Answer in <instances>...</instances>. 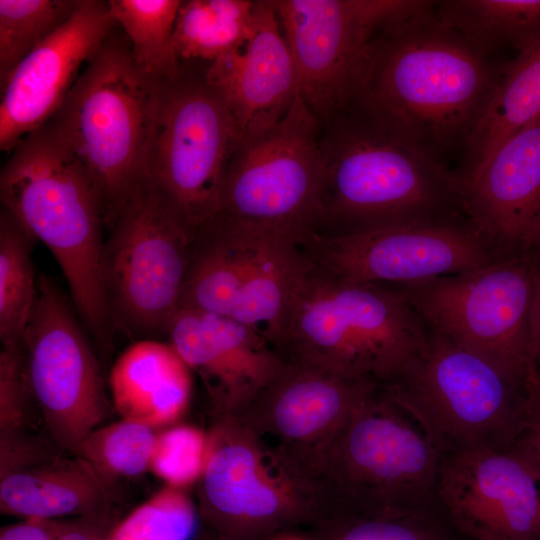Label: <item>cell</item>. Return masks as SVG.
I'll list each match as a JSON object with an SVG mask.
<instances>
[{
    "instance_id": "obj_1",
    "label": "cell",
    "mask_w": 540,
    "mask_h": 540,
    "mask_svg": "<svg viewBox=\"0 0 540 540\" xmlns=\"http://www.w3.org/2000/svg\"><path fill=\"white\" fill-rule=\"evenodd\" d=\"M434 5L418 0L369 39L352 70L343 115L444 161L464 151L504 65L441 22Z\"/></svg>"
},
{
    "instance_id": "obj_2",
    "label": "cell",
    "mask_w": 540,
    "mask_h": 540,
    "mask_svg": "<svg viewBox=\"0 0 540 540\" xmlns=\"http://www.w3.org/2000/svg\"><path fill=\"white\" fill-rule=\"evenodd\" d=\"M0 199L50 250L80 320L97 346L110 351L115 330L102 278L101 204L88 172L50 122L12 149L0 173Z\"/></svg>"
},
{
    "instance_id": "obj_3",
    "label": "cell",
    "mask_w": 540,
    "mask_h": 540,
    "mask_svg": "<svg viewBox=\"0 0 540 540\" xmlns=\"http://www.w3.org/2000/svg\"><path fill=\"white\" fill-rule=\"evenodd\" d=\"M323 155V189L311 236L349 235L462 214L455 171L359 119L342 115L328 124Z\"/></svg>"
},
{
    "instance_id": "obj_4",
    "label": "cell",
    "mask_w": 540,
    "mask_h": 540,
    "mask_svg": "<svg viewBox=\"0 0 540 540\" xmlns=\"http://www.w3.org/2000/svg\"><path fill=\"white\" fill-rule=\"evenodd\" d=\"M114 28L49 120L88 172L106 228L145 182L163 84L137 65Z\"/></svg>"
},
{
    "instance_id": "obj_5",
    "label": "cell",
    "mask_w": 540,
    "mask_h": 540,
    "mask_svg": "<svg viewBox=\"0 0 540 540\" xmlns=\"http://www.w3.org/2000/svg\"><path fill=\"white\" fill-rule=\"evenodd\" d=\"M428 327L392 286L309 269L276 350L284 361L389 385L422 349Z\"/></svg>"
},
{
    "instance_id": "obj_6",
    "label": "cell",
    "mask_w": 540,
    "mask_h": 540,
    "mask_svg": "<svg viewBox=\"0 0 540 540\" xmlns=\"http://www.w3.org/2000/svg\"><path fill=\"white\" fill-rule=\"evenodd\" d=\"M383 390L415 420L441 458L473 448L510 449L530 403L528 379L430 328L420 352Z\"/></svg>"
},
{
    "instance_id": "obj_7",
    "label": "cell",
    "mask_w": 540,
    "mask_h": 540,
    "mask_svg": "<svg viewBox=\"0 0 540 540\" xmlns=\"http://www.w3.org/2000/svg\"><path fill=\"white\" fill-rule=\"evenodd\" d=\"M440 462L420 426L380 388L352 414L314 468L320 519L415 516L436 487Z\"/></svg>"
},
{
    "instance_id": "obj_8",
    "label": "cell",
    "mask_w": 540,
    "mask_h": 540,
    "mask_svg": "<svg viewBox=\"0 0 540 540\" xmlns=\"http://www.w3.org/2000/svg\"><path fill=\"white\" fill-rule=\"evenodd\" d=\"M310 267L296 236L217 214L197 231L180 307L253 327L276 349Z\"/></svg>"
},
{
    "instance_id": "obj_9",
    "label": "cell",
    "mask_w": 540,
    "mask_h": 540,
    "mask_svg": "<svg viewBox=\"0 0 540 540\" xmlns=\"http://www.w3.org/2000/svg\"><path fill=\"white\" fill-rule=\"evenodd\" d=\"M196 483L198 515L216 540H265L321 517L315 484L232 415H214Z\"/></svg>"
},
{
    "instance_id": "obj_10",
    "label": "cell",
    "mask_w": 540,
    "mask_h": 540,
    "mask_svg": "<svg viewBox=\"0 0 540 540\" xmlns=\"http://www.w3.org/2000/svg\"><path fill=\"white\" fill-rule=\"evenodd\" d=\"M109 230L102 278L114 330L138 340L167 335L180 308L198 229L144 182Z\"/></svg>"
},
{
    "instance_id": "obj_11",
    "label": "cell",
    "mask_w": 540,
    "mask_h": 540,
    "mask_svg": "<svg viewBox=\"0 0 540 540\" xmlns=\"http://www.w3.org/2000/svg\"><path fill=\"white\" fill-rule=\"evenodd\" d=\"M239 145L234 121L204 72L183 68L163 81L145 183L199 229L219 211L225 174Z\"/></svg>"
},
{
    "instance_id": "obj_12",
    "label": "cell",
    "mask_w": 540,
    "mask_h": 540,
    "mask_svg": "<svg viewBox=\"0 0 540 540\" xmlns=\"http://www.w3.org/2000/svg\"><path fill=\"white\" fill-rule=\"evenodd\" d=\"M321 123L299 93L279 121L239 144L217 214L290 233L301 243L311 236L324 182Z\"/></svg>"
},
{
    "instance_id": "obj_13",
    "label": "cell",
    "mask_w": 540,
    "mask_h": 540,
    "mask_svg": "<svg viewBox=\"0 0 540 540\" xmlns=\"http://www.w3.org/2000/svg\"><path fill=\"white\" fill-rule=\"evenodd\" d=\"M390 286L428 328L503 371L529 379L535 276L527 254L504 257L470 272Z\"/></svg>"
},
{
    "instance_id": "obj_14",
    "label": "cell",
    "mask_w": 540,
    "mask_h": 540,
    "mask_svg": "<svg viewBox=\"0 0 540 540\" xmlns=\"http://www.w3.org/2000/svg\"><path fill=\"white\" fill-rule=\"evenodd\" d=\"M23 345L26 376L44 430L74 455L106 418L110 402L101 367L71 304L44 275L37 278Z\"/></svg>"
},
{
    "instance_id": "obj_15",
    "label": "cell",
    "mask_w": 540,
    "mask_h": 540,
    "mask_svg": "<svg viewBox=\"0 0 540 540\" xmlns=\"http://www.w3.org/2000/svg\"><path fill=\"white\" fill-rule=\"evenodd\" d=\"M301 248L312 268L325 276L382 285L470 272L504 258L463 214L349 235L310 236Z\"/></svg>"
},
{
    "instance_id": "obj_16",
    "label": "cell",
    "mask_w": 540,
    "mask_h": 540,
    "mask_svg": "<svg viewBox=\"0 0 540 540\" xmlns=\"http://www.w3.org/2000/svg\"><path fill=\"white\" fill-rule=\"evenodd\" d=\"M290 49L299 93L318 119L344 113L352 70L366 43L418 0L272 1Z\"/></svg>"
},
{
    "instance_id": "obj_17",
    "label": "cell",
    "mask_w": 540,
    "mask_h": 540,
    "mask_svg": "<svg viewBox=\"0 0 540 540\" xmlns=\"http://www.w3.org/2000/svg\"><path fill=\"white\" fill-rule=\"evenodd\" d=\"M380 388L370 381L285 361L281 372L232 416L312 480L323 452L359 406Z\"/></svg>"
},
{
    "instance_id": "obj_18",
    "label": "cell",
    "mask_w": 540,
    "mask_h": 540,
    "mask_svg": "<svg viewBox=\"0 0 540 540\" xmlns=\"http://www.w3.org/2000/svg\"><path fill=\"white\" fill-rule=\"evenodd\" d=\"M436 487L453 523L473 540H540V470L514 449L444 456Z\"/></svg>"
},
{
    "instance_id": "obj_19",
    "label": "cell",
    "mask_w": 540,
    "mask_h": 540,
    "mask_svg": "<svg viewBox=\"0 0 540 540\" xmlns=\"http://www.w3.org/2000/svg\"><path fill=\"white\" fill-rule=\"evenodd\" d=\"M108 1L82 0L73 15L1 83L0 149L12 151L60 109L81 66L115 27Z\"/></svg>"
},
{
    "instance_id": "obj_20",
    "label": "cell",
    "mask_w": 540,
    "mask_h": 540,
    "mask_svg": "<svg viewBox=\"0 0 540 540\" xmlns=\"http://www.w3.org/2000/svg\"><path fill=\"white\" fill-rule=\"evenodd\" d=\"M456 175L462 214L502 256L526 255L540 229V117Z\"/></svg>"
},
{
    "instance_id": "obj_21",
    "label": "cell",
    "mask_w": 540,
    "mask_h": 540,
    "mask_svg": "<svg viewBox=\"0 0 540 540\" xmlns=\"http://www.w3.org/2000/svg\"><path fill=\"white\" fill-rule=\"evenodd\" d=\"M168 343L202 380L212 416L234 415L283 369L284 359L257 329L233 319L180 307Z\"/></svg>"
},
{
    "instance_id": "obj_22",
    "label": "cell",
    "mask_w": 540,
    "mask_h": 540,
    "mask_svg": "<svg viewBox=\"0 0 540 540\" xmlns=\"http://www.w3.org/2000/svg\"><path fill=\"white\" fill-rule=\"evenodd\" d=\"M204 77L230 113L239 144L284 116L299 94V84L272 1H256V24L250 38L208 64Z\"/></svg>"
},
{
    "instance_id": "obj_23",
    "label": "cell",
    "mask_w": 540,
    "mask_h": 540,
    "mask_svg": "<svg viewBox=\"0 0 540 540\" xmlns=\"http://www.w3.org/2000/svg\"><path fill=\"white\" fill-rule=\"evenodd\" d=\"M191 373L168 342L137 340L118 356L110 371L113 406L122 419L154 429L171 426L188 407Z\"/></svg>"
},
{
    "instance_id": "obj_24",
    "label": "cell",
    "mask_w": 540,
    "mask_h": 540,
    "mask_svg": "<svg viewBox=\"0 0 540 540\" xmlns=\"http://www.w3.org/2000/svg\"><path fill=\"white\" fill-rule=\"evenodd\" d=\"M115 489L80 457L60 456L0 477V512L24 519L57 520L115 507Z\"/></svg>"
},
{
    "instance_id": "obj_25",
    "label": "cell",
    "mask_w": 540,
    "mask_h": 540,
    "mask_svg": "<svg viewBox=\"0 0 540 540\" xmlns=\"http://www.w3.org/2000/svg\"><path fill=\"white\" fill-rule=\"evenodd\" d=\"M540 117V39L505 64L501 79L469 137L460 170L473 167Z\"/></svg>"
},
{
    "instance_id": "obj_26",
    "label": "cell",
    "mask_w": 540,
    "mask_h": 540,
    "mask_svg": "<svg viewBox=\"0 0 540 540\" xmlns=\"http://www.w3.org/2000/svg\"><path fill=\"white\" fill-rule=\"evenodd\" d=\"M437 17L481 54H518L540 39V0L435 1Z\"/></svg>"
},
{
    "instance_id": "obj_27",
    "label": "cell",
    "mask_w": 540,
    "mask_h": 540,
    "mask_svg": "<svg viewBox=\"0 0 540 540\" xmlns=\"http://www.w3.org/2000/svg\"><path fill=\"white\" fill-rule=\"evenodd\" d=\"M256 24V1H182L174 27L176 54L208 64L243 46Z\"/></svg>"
},
{
    "instance_id": "obj_28",
    "label": "cell",
    "mask_w": 540,
    "mask_h": 540,
    "mask_svg": "<svg viewBox=\"0 0 540 540\" xmlns=\"http://www.w3.org/2000/svg\"><path fill=\"white\" fill-rule=\"evenodd\" d=\"M182 1L109 0L110 14L129 40L137 65L151 77L170 81L182 72L174 27Z\"/></svg>"
},
{
    "instance_id": "obj_29",
    "label": "cell",
    "mask_w": 540,
    "mask_h": 540,
    "mask_svg": "<svg viewBox=\"0 0 540 540\" xmlns=\"http://www.w3.org/2000/svg\"><path fill=\"white\" fill-rule=\"evenodd\" d=\"M34 239L3 207L0 213L1 348L23 346L37 294L30 249Z\"/></svg>"
},
{
    "instance_id": "obj_30",
    "label": "cell",
    "mask_w": 540,
    "mask_h": 540,
    "mask_svg": "<svg viewBox=\"0 0 540 540\" xmlns=\"http://www.w3.org/2000/svg\"><path fill=\"white\" fill-rule=\"evenodd\" d=\"M157 433L144 423L121 419L93 430L74 456L86 461L115 489V480L150 471Z\"/></svg>"
},
{
    "instance_id": "obj_31",
    "label": "cell",
    "mask_w": 540,
    "mask_h": 540,
    "mask_svg": "<svg viewBox=\"0 0 540 540\" xmlns=\"http://www.w3.org/2000/svg\"><path fill=\"white\" fill-rule=\"evenodd\" d=\"M82 0H0V83L60 28Z\"/></svg>"
},
{
    "instance_id": "obj_32",
    "label": "cell",
    "mask_w": 540,
    "mask_h": 540,
    "mask_svg": "<svg viewBox=\"0 0 540 540\" xmlns=\"http://www.w3.org/2000/svg\"><path fill=\"white\" fill-rule=\"evenodd\" d=\"M197 515L183 490L166 485L120 519L109 540H190Z\"/></svg>"
},
{
    "instance_id": "obj_33",
    "label": "cell",
    "mask_w": 540,
    "mask_h": 540,
    "mask_svg": "<svg viewBox=\"0 0 540 540\" xmlns=\"http://www.w3.org/2000/svg\"><path fill=\"white\" fill-rule=\"evenodd\" d=\"M208 456V434L188 424L168 426L157 433L150 471L167 486L184 490L196 485Z\"/></svg>"
},
{
    "instance_id": "obj_34",
    "label": "cell",
    "mask_w": 540,
    "mask_h": 540,
    "mask_svg": "<svg viewBox=\"0 0 540 540\" xmlns=\"http://www.w3.org/2000/svg\"><path fill=\"white\" fill-rule=\"evenodd\" d=\"M309 533L316 540H440L415 516H330Z\"/></svg>"
},
{
    "instance_id": "obj_35",
    "label": "cell",
    "mask_w": 540,
    "mask_h": 540,
    "mask_svg": "<svg viewBox=\"0 0 540 540\" xmlns=\"http://www.w3.org/2000/svg\"><path fill=\"white\" fill-rule=\"evenodd\" d=\"M35 410L38 412L26 376L24 345L1 348L0 433L35 431Z\"/></svg>"
},
{
    "instance_id": "obj_36",
    "label": "cell",
    "mask_w": 540,
    "mask_h": 540,
    "mask_svg": "<svg viewBox=\"0 0 540 540\" xmlns=\"http://www.w3.org/2000/svg\"><path fill=\"white\" fill-rule=\"evenodd\" d=\"M64 454L48 433H0V477L47 463Z\"/></svg>"
},
{
    "instance_id": "obj_37",
    "label": "cell",
    "mask_w": 540,
    "mask_h": 540,
    "mask_svg": "<svg viewBox=\"0 0 540 540\" xmlns=\"http://www.w3.org/2000/svg\"><path fill=\"white\" fill-rule=\"evenodd\" d=\"M120 521L116 507L103 512L57 519V540H109Z\"/></svg>"
},
{
    "instance_id": "obj_38",
    "label": "cell",
    "mask_w": 540,
    "mask_h": 540,
    "mask_svg": "<svg viewBox=\"0 0 540 540\" xmlns=\"http://www.w3.org/2000/svg\"><path fill=\"white\" fill-rule=\"evenodd\" d=\"M530 387V403L524 428L511 447L540 470V391Z\"/></svg>"
},
{
    "instance_id": "obj_39",
    "label": "cell",
    "mask_w": 540,
    "mask_h": 540,
    "mask_svg": "<svg viewBox=\"0 0 540 540\" xmlns=\"http://www.w3.org/2000/svg\"><path fill=\"white\" fill-rule=\"evenodd\" d=\"M532 264L535 276V290L530 315L528 374L530 386L540 391V267L533 262Z\"/></svg>"
},
{
    "instance_id": "obj_40",
    "label": "cell",
    "mask_w": 540,
    "mask_h": 540,
    "mask_svg": "<svg viewBox=\"0 0 540 540\" xmlns=\"http://www.w3.org/2000/svg\"><path fill=\"white\" fill-rule=\"evenodd\" d=\"M0 540H57V520L24 519L3 526Z\"/></svg>"
},
{
    "instance_id": "obj_41",
    "label": "cell",
    "mask_w": 540,
    "mask_h": 540,
    "mask_svg": "<svg viewBox=\"0 0 540 540\" xmlns=\"http://www.w3.org/2000/svg\"><path fill=\"white\" fill-rule=\"evenodd\" d=\"M265 540H316L309 532L301 533L298 529L277 533Z\"/></svg>"
},
{
    "instance_id": "obj_42",
    "label": "cell",
    "mask_w": 540,
    "mask_h": 540,
    "mask_svg": "<svg viewBox=\"0 0 540 540\" xmlns=\"http://www.w3.org/2000/svg\"><path fill=\"white\" fill-rule=\"evenodd\" d=\"M527 254L532 262L540 267V229L537 232Z\"/></svg>"
}]
</instances>
